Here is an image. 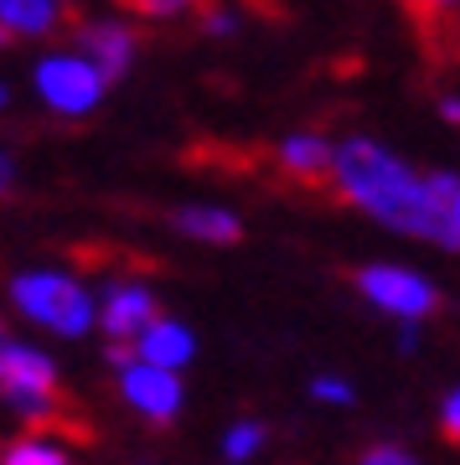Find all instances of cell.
Instances as JSON below:
<instances>
[{
  "mask_svg": "<svg viewBox=\"0 0 460 465\" xmlns=\"http://www.w3.org/2000/svg\"><path fill=\"white\" fill-rule=\"evenodd\" d=\"M440 430L450 445H460V388L450 393V403H445V414H440Z\"/></svg>",
  "mask_w": 460,
  "mask_h": 465,
  "instance_id": "cell-16",
  "label": "cell"
},
{
  "mask_svg": "<svg viewBox=\"0 0 460 465\" xmlns=\"http://www.w3.org/2000/svg\"><path fill=\"white\" fill-rule=\"evenodd\" d=\"M176 228L186 238H202V243H238L244 238V223L233 213H217V207H186V213H176Z\"/></svg>",
  "mask_w": 460,
  "mask_h": 465,
  "instance_id": "cell-11",
  "label": "cell"
},
{
  "mask_svg": "<svg viewBox=\"0 0 460 465\" xmlns=\"http://www.w3.org/2000/svg\"><path fill=\"white\" fill-rule=\"evenodd\" d=\"M11 295L36 326H47L57 336H83L94 326V305L83 295V284H73L67 274H21L11 284Z\"/></svg>",
  "mask_w": 460,
  "mask_h": 465,
  "instance_id": "cell-2",
  "label": "cell"
},
{
  "mask_svg": "<svg viewBox=\"0 0 460 465\" xmlns=\"http://www.w3.org/2000/svg\"><path fill=\"white\" fill-rule=\"evenodd\" d=\"M357 290L373 300V305H383V311H394V316H404V321H419V316H429V311H440L435 284H429L425 274H414V269L373 264V269L357 274Z\"/></svg>",
  "mask_w": 460,
  "mask_h": 465,
  "instance_id": "cell-3",
  "label": "cell"
},
{
  "mask_svg": "<svg viewBox=\"0 0 460 465\" xmlns=\"http://www.w3.org/2000/svg\"><path fill=\"white\" fill-rule=\"evenodd\" d=\"M331 182L346 202H357L362 213H373L388 228L460 249V228L450 217L460 176H419L373 140H346L342 150H331Z\"/></svg>",
  "mask_w": 460,
  "mask_h": 465,
  "instance_id": "cell-1",
  "label": "cell"
},
{
  "mask_svg": "<svg viewBox=\"0 0 460 465\" xmlns=\"http://www.w3.org/2000/svg\"><path fill=\"white\" fill-rule=\"evenodd\" d=\"M11 182H16V166H11V155H5V150H0V197H5V192H11Z\"/></svg>",
  "mask_w": 460,
  "mask_h": 465,
  "instance_id": "cell-18",
  "label": "cell"
},
{
  "mask_svg": "<svg viewBox=\"0 0 460 465\" xmlns=\"http://www.w3.org/2000/svg\"><path fill=\"white\" fill-rule=\"evenodd\" d=\"M125 399L155 424H171L181 409V378L176 367H155V362H125Z\"/></svg>",
  "mask_w": 460,
  "mask_h": 465,
  "instance_id": "cell-5",
  "label": "cell"
},
{
  "mask_svg": "<svg viewBox=\"0 0 460 465\" xmlns=\"http://www.w3.org/2000/svg\"><path fill=\"white\" fill-rule=\"evenodd\" d=\"M135 351H140V362L181 367V362H192V331H186V326H176V321H161V316H155L145 331H140Z\"/></svg>",
  "mask_w": 460,
  "mask_h": 465,
  "instance_id": "cell-9",
  "label": "cell"
},
{
  "mask_svg": "<svg viewBox=\"0 0 460 465\" xmlns=\"http://www.w3.org/2000/svg\"><path fill=\"white\" fill-rule=\"evenodd\" d=\"M315 399H326V403H352V388L336 378H315Z\"/></svg>",
  "mask_w": 460,
  "mask_h": 465,
  "instance_id": "cell-17",
  "label": "cell"
},
{
  "mask_svg": "<svg viewBox=\"0 0 460 465\" xmlns=\"http://www.w3.org/2000/svg\"><path fill=\"white\" fill-rule=\"evenodd\" d=\"M5 99H11V94H5V88H0V109H5Z\"/></svg>",
  "mask_w": 460,
  "mask_h": 465,
  "instance_id": "cell-23",
  "label": "cell"
},
{
  "mask_svg": "<svg viewBox=\"0 0 460 465\" xmlns=\"http://www.w3.org/2000/svg\"><path fill=\"white\" fill-rule=\"evenodd\" d=\"M36 88L57 114H88L104 94V78L88 57H47L36 67Z\"/></svg>",
  "mask_w": 460,
  "mask_h": 465,
  "instance_id": "cell-4",
  "label": "cell"
},
{
  "mask_svg": "<svg viewBox=\"0 0 460 465\" xmlns=\"http://www.w3.org/2000/svg\"><path fill=\"white\" fill-rule=\"evenodd\" d=\"M404 5H414V16L425 21V26H429V21H435V5H429V0H404Z\"/></svg>",
  "mask_w": 460,
  "mask_h": 465,
  "instance_id": "cell-19",
  "label": "cell"
},
{
  "mask_svg": "<svg viewBox=\"0 0 460 465\" xmlns=\"http://www.w3.org/2000/svg\"><path fill=\"white\" fill-rule=\"evenodd\" d=\"M0 465H67V455L63 450H52V445H42V440H21V445L5 450V460Z\"/></svg>",
  "mask_w": 460,
  "mask_h": 465,
  "instance_id": "cell-13",
  "label": "cell"
},
{
  "mask_svg": "<svg viewBox=\"0 0 460 465\" xmlns=\"http://www.w3.org/2000/svg\"><path fill=\"white\" fill-rule=\"evenodd\" d=\"M357 465H414V460H409V455H404L398 445H373Z\"/></svg>",
  "mask_w": 460,
  "mask_h": 465,
  "instance_id": "cell-15",
  "label": "cell"
},
{
  "mask_svg": "<svg viewBox=\"0 0 460 465\" xmlns=\"http://www.w3.org/2000/svg\"><path fill=\"white\" fill-rule=\"evenodd\" d=\"M78 47H83V57L99 67V78L104 84H115L119 73L130 67V57H135V36L125 32V26H104V21H83L78 26Z\"/></svg>",
  "mask_w": 460,
  "mask_h": 465,
  "instance_id": "cell-6",
  "label": "cell"
},
{
  "mask_svg": "<svg viewBox=\"0 0 460 465\" xmlns=\"http://www.w3.org/2000/svg\"><path fill=\"white\" fill-rule=\"evenodd\" d=\"M119 5L145 21H165V16H181V11H213V0H119Z\"/></svg>",
  "mask_w": 460,
  "mask_h": 465,
  "instance_id": "cell-12",
  "label": "cell"
},
{
  "mask_svg": "<svg viewBox=\"0 0 460 465\" xmlns=\"http://www.w3.org/2000/svg\"><path fill=\"white\" fill-rule=\"evenodd\" d=\"M440 109H445V119H455V124H460V99H445Z\"/></svg>",
  "mask_w": 460,
  "mask_h": 465,
  "instance_id": "cell-20",
  "label": "cell"
},
{
  "mask_svg": "<svg viewBox=\"0 0 460 465\" xmlns=\"http://www.w3.org/2000/svg\"><path fill=\"white\" fill-rule=\"evenodd\" d=\"M280 171L290 176L295 186H326L331 182V145L321 134H295L280 145Z\"/></svg>",
  "mask_w": 460,
  "mask_h": 465,
  "instance_id": "cell-8",
  "label": "cell"
},
{
  "mask_svg": "<svg viewBox=\"0 0 460 465\" xmlns=\"http://www.w3.org/2000/svg\"><path fill=\"white\" fill-rule=\"evenodd\" d=\"M150 321H155V295H150V290H140V284L109 290V300H104V331L115 336V341L140 336Z\"/></svg>",
  "mask_w": 460,
  "mask_h": 465,
  "instance_id": "cell-7",
  "label": "cell"
},
{
  "mask_svg": "<svg viewBox=\"0 0 460 465\" xmlns=\"http://www.w3.org/2000/svg\"><path fill=\"white\" fill-rule=\"evenodd\" d=\"M450 217H455V228H460V192L450 197Z\"/></svg>",
  "mask_w": 460,
  "mask_h": 465,
  "instance_id": "cell-21",
  "label": "cell"
},
{
  "mask_svg": "<svg viewBox=\"0 0 460 465\" xmlns=\"http://www.w3.org/2000/svg\"><path fill=\"white\" fill-rule=\"evenodd\" d=\"M259 445H264V424H238V430L223 440V455H228V460H248Z\"/></svg>",
  "mask_w": 460,
  "mask_h": 465,
  "instance_id": "cell-14",
  "label": "cell"
},
{
  "mask_svg": "<svg viewBox=\"0 0 460 465\" xmlns=\"http://www.w3.org/2000/svg\"><path fill=\"white\" fill-rule=\"evenodd\" d=\"M440 5H445V0H440Z\"/></svg>",
  "mask_w": 460,
  "mask_h": 465,
  "instance_id": "cell-25",
  "label": "cell"
},
{
  "mask_svg": "<svg viewBox=\"0 0 460 465\" xmlns=\"http://www.w3.org/2000/svg\"><path fill=\"white\" fill-rule=\"evenodd\" d=\"M57 21H63V5H57V0H0V26L11 36L16 32L47 36Z\"/></svg>",
  "mask_w": 460,
  "mask_h": 465,
  "instance_id": "cell-10",
  "label": "cell"
},
{
  "mask_svg": "<svg viewBox=\"0 0 460 465\" xmlns=\"http://www.w3.org/2000/svg\"><path fill=\"white\" fill-rule=\"evenodd\" d=\"M5 42H11V32H5V26H0V47H5Z\"/></svg>",
  "mask_w": 460,
  "mask_h": 465,
  "instance_id": "cell-22",
  "label": "cell"
},
{
  "mask_svg": "<svg viewBox=\"0 0 460 465\" xmlns=\"http://www.w3.org/2000/svg\"><path fill=\"white\" fill-rule=\"evenodd\" d=\"M0 347H5V326H0Z\"/></svg>",
  "mask_w": 460,
  "mask_h": 465,
  "instance_id": "cell-24",
  "label": "cell"
}]
</instances>
